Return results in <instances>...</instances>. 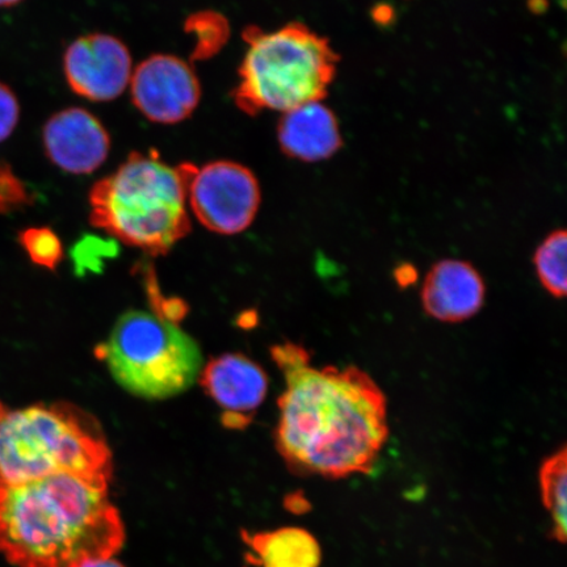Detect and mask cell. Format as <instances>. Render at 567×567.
<instances>
[{
  "label": "cell",
  "instance_id": "cell-21",
  "mask_svg": "<svg viewBox=\"0 0 567 567\" xmlns=\"http://www.w3.org/2000/svg\"><path fill=\"white\" fill-rule=\"evenodd\" d=\"M83 567H125V566L123 564H120L118 561H116L115 558L110 557V558L99 559V561L87 564L86 566H83Z\"/></svg>",
  "mask_w": 567,
  "mask_h": 567
},
{
  "label": "cell",
  "instance_id": "cell-6",
  "mask_svg": "<svg viewBox=\"0 0 567 567\" xmlns=\"http://www.w3.org/2000/svg\"><path fill=\"white\" fill-rule=\"evenodd\" d=\"M96 354L120 386L145 400L186 392L203 371L196 340L169 319L145 310L120 317Z\"/></svg>",
  "mask_w": 567,
  "mask_h": 567
},
{
  "label": "cell",
  "instance_id": "cell-8",
  "mask_svg": "<svg viewBox=\"0 0 567 567\" xmlns=\"http://www.w3.org/2000/svg\"><path fill=\"white\" fill-rule=\"evenodd\" d=\"M133 104L147 120L173 125L188 118L202 99L193 66L173 54H153L133 71Z\"/></svg>",
  "mask_w": 567,
  "mask_h": 567
},
{
  "label": "cell",
  "instance_id": "cell-22",
  "mask_svg": "<svg viewBox=\"0 0 567 567\" xmlns=\"http://www.w3.org/2000/svg\"><path fill=\"white\" fill-rule=\"evenodd\" d=\"M23 2V0H0V7H13Z\"/></svg>",
  "mask_w": 567,
  "mask_h": 567
},
{
  "label": "cell",
  "instance_id": "cell-1",
  "mask_svg": "<svg viewBox=\"0 0 567 567\" xmlns=\"http://www.w3.org/2000/svg\"><path fill=\"white\" fill-rule=\"evenodd\" d=\"M272 358L287 385L276 445L290 470L329 480L372 472L389 425L386 396L371 375L358 367H311L293 343L275 346Z\"/></svg>",
  "mask_w": 567,
  "mask_h": 567
},
{
  "label": "cell",
  "instance_id": "cell-4",
  "mask_svg": "<svg viewBox=\"0 0 567 567\" xmlns=\"http://www.w3.org/2000/svg\"><path fill=\"white\" fill-rule=\"evenodd\" d=\"M60 473L111 480V451L94 417L68 403H0V487Z\"/></svg>",
  "mask_w": 567,
  "mask_h": 567
},
{
  "label": "cell",
  "instance_id": "cell-13",
  "mask_svg": "<svg viewBox=\"0 0 567 567\" xmlns=\"http://www.w3.org/2000/svg\"><path fill=\"white\" fill-rule=\"evenodd\" d=\"M278 136L282 152L290 158L319 162L342 146L334 113L322 102H311L284 113Z\"/></svg>",
  "mask_w": 567,
  "mask_h": 567
},
{
  "label": "cell",
  "instance_id": "cell-3",
  "mask_svg": "<svg viewBox=\"0 0 567 567\" xmlns=\"http://www.w3.org/2000/svg\"><path fill=\"white\" fill-rule=\"evenodd\" d=\"M196 166H169L157 152H134L91 189V224L120 243L165 254L187 236V190Z\"/></svg>",
  "mask_w": 567,
  "mask_h": 567
},
{
  "label": "cell",
  "instance_id": "cell-5",
  "mask_svg": "<svg viewBox=\"0 0 567 567\" xmlns=\"http://www.w3.org/2000/svg\"><path fill=\"white\" fill-rule=\"evenodd\" d=\"M244 39L247 52L233 91L240 111L250 116L264 111L286 113L322 101L338 66L328 40L301 23L271 32L251 25Z\"/></svg>",
  "mask_w": 567,
  "mask_h": 567
},
{
  "label": "cell",
  "instance_id": "cell-12",
  "mask_svg": "<svg viewBox=\"0 0 567 567\" xmlns=\"http://www.w3.org/2000/svg\"><path fill=\"white\" fill-rule=\"evenodd\" d=\"M486 287L480 272L463 260L445 259L430 269L422 288L425 313L445 323L464 322L484 307Z\"/></svg>",
  "mask_w": 567,
  "mask_h": 567
},
{
  "label": "cell",
  "instance_id": "cell-15",
  "mask_svg": "<svg viewBox=\"0 0 567 567\" xmlns=\"http://www.w3.org/2000/svg\"><path fill=\"white\" fill-rule=\"evenodd\" d=\"M567 452L566 446L553 453L544 461L538 481H540L542 499L545 509H547L550 522V536L556 542L565 544L566 542V495H567Z\"/></svg>",
  "mask_w": 567,
  "mask_h": 567
},
{
  "label": "cell",
  "instance_id": "cell-18",
  "mask_svg": "<svg viewBox=\"0 0 567 567\" xmlns=\"http://www.w3.org/2000/svg\"><path fill=\"white\" fill-rule=\"evenodd\" d=\"M20 243L35 265L54 269L62 260V244L52 229H27L20 234Z\"/></svg>",
  "mask_w": 567,
  "mask_h": 567
},
{
  "label": "cell",
  "instance_id": "cell-16",
  "mask_svg": "<svg viewBox=\"0 0 567 567\" xmlns=\"http://www.w3.org/2000/svg\"><path fill=\"white\" fill-rule=\"evenodd\" d=\"M567 236L556 230L537 247L534 264L538 280L556 299H564L567 292Z\"/></svg>",
  "mask_w": 567,
  "mask_h": 567
},
{
  "label": "cell",
  "instance_id": "cell-7",
  "mask_svg": "<svg viewBox=\"0 0 567 567\" xmlns=\"http://www.w3.org/2000/svg\"><path fill=\"white\" fill-rule=\"evenodd\" d=\"M187 202L205 228L237 234L250 226L260 205L257 176L240 163L216 161L195 168Z\"/></svg>",
  "mask_w": 567,
  "mask_h": 567
},
{
  "label": "cell",
  "instance_id": "cell-2",
  "mask_svg": "<svg viewBox=\"0 0 567 567\" xmlns=\"http://www.w3.org/2000/svg\"><path fill=\"white\" fill-rule=\"evenodd\" d=\"M109 478L60 473L0 487V553L18 567H83L122 549Z\"/></svg>",
  "mask_w": 567,
  "mask_h": 567
},
{
  "label": "cell",
  "instance_id": "cell-19",
  "mask_svg": "<svg viewBox=\"0 0 567 567\" xmlns=\"http://www.w3.org/2000/svg\"><path fill=\"white\" fill-rule=\"evenodd\" d=\"M32 203V195L9 162L0 159V213L17 212Z\"/></svg>",
  "mask_w": 567,
  "mask_h": 567
},
{
  "label": "cell",
  "instance_id": "cell-10",
  "mask_svg": "<svg viewBox=\"0 0 567 567\" xmlns=\"http://www.w3.org/2000/svg\"><path fill=\"white\" fill-rule=\"evenodd\" d=\"M47 157L62 172L91 174L109 158L111 138L91 112L66 109L54 113L42 131Z\"/></svg>",
  "mask_w": 567,
  "mask_h": 567
},
{
  "label": "cell",
  "instance_id": "cell-14",
  "mask_svg": "<svg viewBox=\"0 0 567 567\" xmlns=\"http://www.w3.org/2000/svg\"><path fill=\"white\" fill-rule=\"evenodd\" d=\"M244 538L252 550L254 563L261 567L321 566V545L307 529L284 527L259 534H245Z\"/></svg>",
  "mask_w": 567,
  "mask_h": 567
},
{
  "label": "cell",
  "instance_id": "cell-17",
  "mask_svg": "<svg viewBox=\"0 0 567 567\" xmlns=\"http://www.w3.org/2000/svg\"><path fill=\"white\" fill-rule=\"evenodd\" d=\"M186 31L195 35V60H208L217 54L229 40L230 27L221 13L202 11L188 18Z\"/></svg>",
  "mask_w": 567,
  "mask_h": 567
},
{
  "label": "cell",
  "instance_id": "cell-9",
  "mask_svg": "<svg viewBox=\"0 0 567 567\" xmlns=\"http://www.w3.org/2000/svg\"><path fill=\"white\" fill-rule=\"evenodd\" d=\"M71 90L91 102H111L124 94L132 80V55L122 40L105 33L82 35L63 56Z\"/></svg>",
  "mask_w": 567,
  "mask_h": 567
},
{
  "label": "cell",
  "instance_id": "cell-11",
  "mask_svg": "<svg viewBox=\"0 0 567 567\" xmlns=\"http://www.w3.org/2000/svg\"><path fill=\"white\" fill-rule=\"evenodd\" d=\"M202 385L224 410L223 423L243 430L264 403L268 378L261 368L244 354L229 353L213 359L202 372Z\"/></svg>",
  "mask_w": 567,
  "mask_h": 567
},
{
  "label": "cell",
  "instance_id": "cell-20",
  "mask_svg": "<svg viewBox=\"0 0 567 567\" xmlns=\"http://www.w3.org/2000/svg\"><path fill=\"white\" fill-rule=\"evenodd\" d=\"M20 120V104L16 92L0 82V142L11 137Z\"/></svg>",
  "mask_w": 567,
  "mask_h": 567
}]
</instances>
